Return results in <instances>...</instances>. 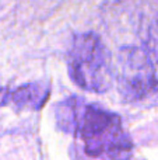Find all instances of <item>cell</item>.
<instances>
[{
	"instance_id": "cell-4",
	"label": "cell",
	"mask_w": 158,
	"mask_h": 160,
	"mask_svg": "<svg viewBox=\"0 0 158 160\" xmlns=\"http://www.w3.org/2000/svg\"><path fill=\"white\" fill-rule=\"evenodd\" d=\"M49 97V87L45 83H30L20 86L16 90L3 93L0 96V104L13 102L17 107L39 110Z\"/></svg>"
},
{
	"instance_id": "cell-3",
	"label": "cell",
	"mask_w": 158,
	"mask_h": 160,
	"mask_svg": "<svg viewBox=\"0 0 158 160\" xmlns=\"http://www.w3.org/2000/svg\"><path fill=\"white\" fill-rule=\"evenodd\" d=\"M119 90L129 100H142L157 88V76L147 53L137 48L122 51L118 61Z\"/></svg>"
},
{
	"instance_id": "cell-2",
	"label": "cell",
	"mask_w": 158,
	"mask_h": 160,
	"mask_svg": "<svg viewBox=\"0 0 158 160\" xmlns=\"http://www.w3.org/2000/svg\"><path fill=\"white\" fill-rule=\"evenodd\" d=\"M67 68L72 80L87 91L102 93L111 84L112 68L104 44L91 32L74 38L69 51Z\"/></svg>"
},
{
	"instance_id": "cell-1",
	"label": "cell",
	"mask_w": 158,
	"mask_h": 160,
	"mask_svg": "<svg viewBox=\"0 0 158 160\" xmlns=\"http://www.w3.org/2000/svg\"><path fill=\"white\" fill-rule=\"evenodd\" d=\"M60 128L74 132L83 139L86 152L91 156L130 149L119 117L97 105H88L77 97L64 100L56 110Z\"/></svg>"
}]
</instances>
